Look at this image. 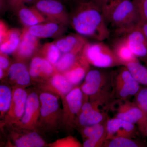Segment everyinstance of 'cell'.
<instances>
[{
    "label": "cell",
    "instance_id": "obj_35",
    "mask_svg": "<svg viewBox=\"0 0 147 147\" xmlns=\"http://www.w3.org/2000/svg\"><path fill=\"white\" fill-rule=\"evenodd\" d=\"M30 75L28 70H26L16 79L17 84L21 85H27L30 83Z\"/></svg>",
    "mask_w": 147,
    "mask_h": 147
},
{
    "label": "cell",
    "instance_id": "obj_10",
    "mask_svg": "<svg viewBox=\"0 0 147 147\" xmlns=\"http://www.w3.org/2000/svg\"><path fill=\"white\" fill-rule=\"evenodd\" d=\"M106 76L102 71L97 69H92L88 71L85 82L82 85V90L87 95H95L101 92Z\"/></svg>",
    "mask_w": 147,
    "mask_h": 147
},
{
    "label": "cell",
    "instance_id": "obj_11",
    "mask_svg": "<svg viewBox=\"0 0 147 147\" xmlns=\"http://www.w3.org/2000/svg\"><path fill=\"white\" fill-rule=\"evenodd\" d=\"M147 117V114L141 110L135 102H126L120 105L115 117L139 125Z\"/></svg>",
    "mask_w": 147,
    "mask_h": 147
},
{
    "label": "cell",
    "instance_id": "obj_14",
    "mask_svg": "<svg viewBox=\"0 0 147 147\" xmlns=\"http://www.w3.org/2000/svg\"><path fill=\"white\" fill-rule=\"evenodd\" d=\"M24 27L33 26L48 21L44 15L34 7L24 6L15 12Z\"/></svg>",
    "mask_w": 147,
    "mask_h": 147
},
{
    "label": "cell",
    "instance_id": "obj_1",
    "mask_svg": "<svg viewBox=\"0 0 147 147\" xmlns=\"http://www.w3.org/2000/svg\"><path fill=\"white\" fill-rule=\"evenodd\" d=\"M69 12V26L76 33L97 41L110 36V29L102 11L92 0H75Z\"/></svg>",
    "mask_w": 147,
    "mask_h": 147
},
{
    "label": "cell",
    "instance_id": "obj_24",
    "mask_svg": "<svg viewBox=\"0 0 147 147\" xmlns=\"http://www.w3.org/2000/svg\"><path fill=\"white\" fill-rule=\"evenodd\" d=\"M39 105V99L35 93L30 94L27 98L25 106V114L22 122L26 124L31 121L33 116L38 110Z\"/></svg>",
    "mask_w": 147,
    "mask_h": 147
},
{
    "label": "cell",
    "instance_id": "obj_13",
    "mask_svg": "<svg viewBox=\"0 0 147 147\" xmlns=\"http://www.w3.org/2000/svg\"><path fill=\"white\" fill-rule=\"evenodd\" d=\"M84 134L88 137L84 142V147H94L103 146L107 136L106 123L86 127Z\"/></svg>",
    "mask_w": 147,
    "mask_h": 147
},
{
    "label": "cell",
    "instance_id": "obj_25",
    "mask_svg": "<svg viewBox=\"0 0 147 147\" xmlns=\"http://www.w3.org/2000/svg\"><path fill=\"white\" fill-rule=\"evenodd\" d=\"M83 92L79 88H76L68 93L66 100L71 114H77L81 110L82 105Z\"/></svg>",
    "mask_w": 147,
    "mask_h": 147
},
{
    "label": "cell",
    "instance_id": "obj_2",
    "mask_svg": "<svg viewBox=\"0 0 147 147\" xmlns=\"http://www.w3.org/2000/svg\"><path fill=\"white\" fill-rule=\"evenodd\" d=\"M105 19L119 36L135 28L139 22V18L134 0H123L111 11Z\"/></svg>",
    "mask_w": 147,
    "mask_h": 147
},
{
    "label": "cell",
    "instance_id": "obj_41",
    "mask_svg": "<svg viewBox=\"0 0 147 147\" xmlns=\"http://www.w3.org/2000/svg\"><path fill=\"white\" fill-rule=\"evenodd\" d=\"M98 6L102 11L104 10L105 7L107 5L108 0H92Z\"/></svg>",
    "mask_w": 147,
    "mask_h": 147
},
{
    "label": "cell",
    "instance_id": "obj_38",
    "mask_svg": "<svg viewBox=\"0 0 147 147\" xmlns=\"http://www.w3.org/2000/svg\"><path fill=\"white\" fill-rule=\"evenodd\" d=\"M8 55L1 53L0 56V68L3 70L9 68V61L7 56Z\"/></svg>",
    "mask_w": 147,
    "mask_h": 147
},
{
    "label": "cell",
    "instance_id": "obj_36",
    "mask_svg": "<svg viewBox=\"0 0 147 147\" xmlns=\"http://www.w3.org/2000/svg\"><path fill=\"white\" fill-rule=\"evenodd\" d=\"M123 0H108L107 5L102 11L105 18L111 11Z\"/></svg>",
    "mask_w": 147,
    "mask_h": 147
},
{
    "label": "cell",
    "instance_id": "obj_17",
    "mask_svg": "<svg viewBox=\"0 0 147 147\" xmlns=\"http://www.w3.org/2000/svg\"><path fill=\"white\" fill-rule=\"evenodd\" d=\"M117 40L113 50L121 65L125 66L130 62L138 61V59L134 55L129 47L123 37Z\"/></svg>",
    "mask_w": 147,
    "mask_h": 147
},
{
    "label": "cell",
    "instance_id": "obj_18",
    "mask_svg": "<svg viewBox=\"0 0 147 147\" xmlns=\"http://www.w3.org/2000/svg\"><path fill=\"white\" fill-rule=\"evenodd\" d=\"M53 65L42 57L36 56L32 59L30 65L31 76L36 78L40 76H50L54 72Z\"/></svg>",
    "mask_w": 147,
    "mask_h": 147
},
{
    "label": "cell",
    "instance_id": "obj_21",
    "mask_svg": "<svg viewBox=\"0 0 147 147\" xmlns=\"http://www.w3.org/2000/svg\"><path fill=\"white\" fill-rule=\"evenodd\" d=\"M83 50L64 53L55 65V69L61 72H65L68 70L82 55Z\"/></svg>",
    "mask_w": 147,
    "mask_h": 147
},
{
    "label": "cell",
    "instance_id": "obj_7",
    "mask_svg": "<svg viewBox=\"0 0 147 147\" xmlns=\"http://www.w3.org/2000/svg\"><path fill=\"white\" fill-rule=\"evenodd\" d=\"M119 36L124 38L134 55L145 61L147 59V39L136 26Z\"/></svg>",
    "mask_w": 147,
    "mask_h": 147
},
{
    "label": "cell",
    "instance_id": "obj_34",
    "mask_svg": "<svg viewBox=\"0 0 147 147\" xmlns=\"http://www.w3.org/2000/svg\"><path fill=\"white\" fill-rule=\"evenodd\" d=\"M36 0H6L8 9L15 13L22 7L26 5V4L33 3Z\"/></svg>",
    "mask_w": 147,
    "mask_h": 147
},
{
    "label": "cell",
    "instance_id": "obj_40",
    "mask_svg": "<svg viewBox=\"0 0 147 147\" xmlns=\"http://www.w3.org/2000/svg\"><path fill=\"white\" fill-rule=\"evenodd\" d=\"M137 27L143 33L147 39V23L139 22Z\"/></svg>",
    "mask_w": 147,
    "mask_h": 147
},
{
    "label": "cell",
    "instance_id": "obj_5",
    "mask_svg": "<svg viewBox=\"0 0 147 147\" xmlns=\"http://www.w3.org/2000/svg\"><path fill=\"white\" fill-rule=\"evenodd\" d=\"M41 46L39 38L30 33L27 27H24L21 30L19 45L13 54L18 59L25 60L38 52Z\"/></svg>",
    "mask_w": 147,
    "mask_h": 147
},
{
    "label": "cell",
    "instance_id": "obj_31",
    "mask_svg": "<svg viewBox=\"0 0 147 147\" xmlns=\"http://www.w3.org/2000/svg\"><path fill=\"white\" fill-rule=\"evenodd\" d=\"M26 70V66L23 63L17 62L13 63L8 69L9 77L11 80L16 81L18 77Z\"/></svg>",
    "mask_w": 147,
    "mask_h": 147
},
{
    "label": "cell",
    "instance_id": "obj_8",
    "mask_svg": "<svg viewBox=\"0 0 147 147\" xmlns=\"http://www.w3.org/2000/svg\"><path fill=\"white\" fill-rule=\"evenodd\" d=\"M67 27L57 22L47 21L28 28L30 33L38 38H57L62 36Z\"/></svg>",
    "mask_w": 147,
    "mask_h": 147
},
{
    "label": "cell",
    "instance_id": "obj_33",
    "mask_svg": "<svg viewBox=\"0 0 147 147\" xmlns=\"http://www.w3.org/2000/svg\"><path fill=\"white\" fill-rule=\"evenodd\" d=\"M139 13V22L147 23V0H134Z\"/></svg>",
    "mask_w": 147,
    "mask_h": 147
},
{
    "label": "cell",
    "instance_id": "obj_29",
    "mask_svg": "<svg viewBox=\"0 0 147 147\" xmlns=\"http://www.w3.org/2000/svg\"><path fill=\"white\" fill-rule=\"evenodd\" d=\"M53 86L61 93H68L72 88V85L65 75L57 74L53 76L51 80Z\"/></svg>",
    "mask_w": 147,
    "mask_h": 147
},
{
    "label": "cell",
    "instance_id": "obj_22",
    "mask_svg": "<svg viewBox=\"0 0 147 147\" xmlns=\"http://www.w3.org/2000/svg\"><path fill=\"white\" fill-rule=\"evenodd\" d=\"M128 71L139 84L147 86V67L138 61L132 62L126 65Z\"/></svg>",
    "mask_w": 147,
    "mask_h": 147
},
{
    "label": "cell",
    "instance_id": "obj_4",
    "mask_svg": "<svg viewBox=\"0 0 147 147\" xmlns=\"http://www.w3.org/2000/svg\"><path fill=\"white\" fill-rule=\"evenodd\" d=\"M33 6L42 13L48 21H54L65 26H69V12L60 0H36Z\"/></svg>",
    "mask_w": 147,
    "mask_h": 147
},
{
    "label": "cell",
    "instance_id": "obj_6",
    "mask_svg": "<svg viewBox=\"0 0 147 147\" xmlns=\"http://www.w3.org/2000/svg\"><path fill=\"white\" fill-rule=\"evenodd\" d=\"M131 76L126 67L120 69L116 76V90L120 98L135 95L140 90V85Z\"/></svg>",
    "mask_w": 147,
    "mask_h": 147
},
{
    "label": "cell",
    "instance_id": "obj_30",
    "mask_svg": "<svg viewBox=\"0 0 147 147\" xmlns=\"http://www.w3.org/2000/svg\"><path fill=\"white\" fill-rule=\"evenodd\" d=\"M12 95L9 88L5 86H0V110L1 113L6 112L9 109Z\"/></svg>",
    "mask_w": 147,
    "mask_h": 147
},
{
    "label": "cell",
    "instance_id": "obj_39",
    "mask_svg": "<svg viewBox=\"0 0 147 147\" xmlns=\"http://www.w3.org/2000/svg\"><path fill=\"white\" fill-rule=\"evenodd\" d=\"M139 125V129L141 132L147 137V117Z\"/></svg>",
    "mask_w": 147,
    "mask_h": 147
},
{
    "label": "cell",
    "instance_id": "obj_42",
    "mask_svg": "<svg viewBox=\"0 0 147 147\" xmlns=\"http://www.w3.org/2000/svg\"><path fill=\"white\" fill-rule=\"evenodd\" d=\"M3 69H2L0 68V78H2L3 76Z\"/></svg>",
    "mask_w": 147,
    "mask_h": 147
},
{
    "label": "cell",
    "instance_id": "obj_23",
    "mask_svg": "<svg viewBox=\"0 0 147 147\" xmlns=\"http://www.w3.org/2000/svg\"><path fill=\"white\" fill-rule=\"evenodd\" d=\"M38 52L53 65L57 63L61 57L60 50L54 41L46 42L41 45Z\"/></svg>",
    "mask_w": 147,
    "mask_h": 147
},
{
    "label": "cell",
    "instance_id": "obj_43",
    "mask_svg": "<svg viewBox=\"0 0 147 147\" xmlns=\"http://www.w3.org/2000/svg\"><path fill=\"white\" fill-rule=\"evenodd\" d=\"M62 2H70L71 1H74V0H60Z\"/></svg>",
    "mask_w": 147,
    "mask_h": 147
},
{
    "label": "cell",
    "instance_id": "obj_32",
    "mask_svg": "<svg viewBox=\"0 0 147 147\" xmlns=\"http://www.w3.org/2000/svg\"><path fill=\"white\" fill-rule=\"evenodd\" d=\"M135 96V104L143 112L147 114V88L140 89Z\"/></svg>",
    "mask_w": 147,
    "mask_h": 147
},
{
    "label": "cell",
    "instance_id": "obj_3",
    "mask_svg": "<svg viewBox=\"0 0 147 147\" xmlns=\"http://www.w3.org/2000/svg\"><path fill=\"white\" fill-rule=\"evenodd\" d=\"M82 55L90 64L98 68L121 65L113 49L102 41L93 43L88 42L83 48Z\"/></svg>",
    "mask_w": 147,
    "mask_h": 147
},
{
    "label": "cell",
    "instance_id": "obj_20",
    "mask_svg": "<svg viewBox=\"0 0 147 147\" xmlns=\"http://www.w3.org/2000/svg\"><path fill=\"white\" fill-rule=\"evenodd\" d=\"M39 100L41 105L40 113L43 117H47L57 110L58 100L53 95L44 93L40 94Z\"/></svg>",
    "mask_w": 147,
    "mask_h": 147
},
{
    "label": "cell",
    "instance_id": "obj_12",
    "mask_svg": "<svg viewBox=\"0 0 147 147\" xmlns=\"http://www.w3.org/2000/svg\"><path fill=\"white\" fill-rule=\"evenodd\" d=\"M61 53H69L82 50L88 42L86 38L79 34H72L61 36L54 41Z\"/></svg>",
    "mask_w": 147,
    "mask_h": 147
},
{
    "label": "cell",
    "instance_id": "obj_37",
    "mask_svg": "<svg viewBox=\"0 0 147 147\" xmlns=\"http://www.w3.org/2000/svg\"><path fill=\"white\" fill-rule=\"evenodd\" d=\"M9 29L5 22L1 19L0 21V42H1L4 39Z\"/></svg>",
    "mask_w": 147,
    "mask_h": 147
},
{
    "label": "cell",
    "instance_id": "obj_28",
    "mask_svg": "<svg viewBox=\"0 0 147 147\" xmlns=\"http://www.w3.org/2000/svg\"><path fill=\"white\" fill-rule=\"evenodd\" d=\"M28 97L26 92L22 89H17L14 92L13 100L14 113L16 117H20L24 114Z\"/></svg>",
    "mask_w": 147,
    "mask_h": 147
},
{
    "label": "cell",
    "instance_id": "obj_9",
    "mask_svg": "<svg viewBox=\"0 0 147 147\" xmlns=\"http://www.w3.org/2000/svg\"><path fill=\"white\" fill-rule=\"evenodd\" d=\"M106 140L117 137L131 138L135 131V124L116 117L106 121Z\"/></svg>",
    "mask_w": 147,
    "mask_h": 147
},
{
    "label": "cell",
    "instance_id": "obj_16",
    "mask_svg": "<svg viewBox=\"0 0 147 147\" xmlns=\"http://www.w3.org/2000/svg\"><path fill=\"white\" fill-rule=\"evenodd\" d=\"M89 64L82 53L73 65L65 72L64 75L72 85L79 84L89 71Z\"/></svg>",
    "mask_w": 147,
    "mask_h": 147
},
{
    "label": "cell",
    "instance_id": "obj_44",
    "mask_svg": "<svg viewBox=\"0 0 147 147\" xmlns=\"http://www.w3.org/2000/svg\"><path fill=\"white\" fill-rule=\"evenodd\" d=\"M145 63H146V66L147 67V59L146 60V61H145Z\"/></svg>",
    "mask_w": 147,
    "mask_h": 147
},
{
    "label": "cell",
    "instance_id": "obj_27",
    "mask_svg": "<svg viewBox=\"0 0 147 147\" xmlns=\"http://www.w3.org/2000/svg\"><path fill=\"white\" fill-rule=\"evenodd\" d=\"M103 146L108 147H137L145 146L142 142L132 140L131 138L123 137H114L107 139Z\"/></svg>",
    "mask_w": 147,
    "mask_h": 147
},
{
    "label": "cell",
    "instance_id": "obj_19",
    "mask_svg": "<svg viewBox=\"0 0 147 147\" xmlns=\"http://www.w3.org/2000/svg\"><path fill=\"white\" fill-rule=\"evenodd\" d=\"M21 33L19 29H9L4 39L0 42V52L8 55L13 54L19 45Z\"/></svg>",
    "mask_w": 147,
    "mask_h": 147
},
{
    "label": "cell",
    "instance_id": "obj_15",
    "mask_svg": "<svg viewBox=\"0 0 147 147\" xmlns=\"http://www.w3.org/2000/svg\"><path fill=\"white\" fill-rule=\"evenodd\" d=\"M79 121L81 125L86 127L102 123L105 119V115L90 103L86 102L82 105Z\"/></svg>",
    "mask_w": 147,
    "mask_h": 147
},
{
    "label": "cell",
    "instance_id": "obj_26",
    "mask_svg": "<svg viewBox=\"0 0 147 147\" xmlns=\"http://www.w3.org/2000/svg\"><path fill=\"white\" fill-rule=\"evenodd\" d=\"M15 144L18 147H41L44 142L37 133L32 132L17 139Z\"/></svg>",
    "mask_w": 147,
    "mask_h": 147
}]
</instances>
